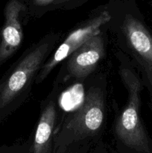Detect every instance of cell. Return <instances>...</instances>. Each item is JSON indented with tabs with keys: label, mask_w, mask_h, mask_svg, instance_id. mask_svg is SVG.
I'll return each instance as SVG.
<instances>
[{
	"label": "cell",
	"mask_w": 152,
	"mask_h": 153,
	"mask_svg": "<svg viewBox=\"0 0 152 153\" xmlns=\"http://www.w3.org/2000/svg\"><path fill=\"white\" fill-rule=\"evenodd\" d=\"M121 77L128 93L126 105L121 112L116 125L118 137L129 147L149 152V140L139 114L142 82L134 70L122 68Z\"/></svg>",
	"instance_id": "1"
},
{
	"label": "cell",
	"mask_w": 152,
	"mask_h": 153,
	"mask_svg": "<svg viewBox=\"0 0 152 153\" xmlns=\"http://www.w3.org/2000/svg\"><path fill=\"white\" fill-rule=\"evenodd\" d=\"M57 38V35L46 37L21 58L0 87V108L8 105L28 89Z\"/></svg>",
	"instance_id": "2"
},
{
	"label": "cell",
	"mask_w": 152,
	"mask_h": 153,
	"mask_svg": "<svg viewBox=\"0 0 152 153\" xmlns=\"http://www.w3.org/2000/svg\"><path fill=\"white\" fill-rule=\"evenodd\" d=\"M104 102L102 92L91 88L81 105L66 120L60 130L59 137L66 141L80 140L95 134L102 126Z\"/></svg>",
	"instance_id": "3"
},
{
	"label": "cell",
	"mask_w": 152,
	"mask_h": 153,
	"mask_svg": "<svg viewBox=\"0 0 152 153\" xmlns=\"http://www.w3.org/2000/svg\"><path fill=\"white\" fill-rule=\"evenodd\" d=\"M110 19L111 16L110 13L107 10H104L71 31L63 42L55 51L52 56L46 64H43L37 76L36 82L40 83L43 82L58 64L63 60L67 59V58L83 43L97 33L100 32L101 27L107 23Z\"/></svg>",
	"instance_id": "4"
},
{
	"label": "cell",
	"mask_w": 152,
	"mask_h": 153,
	"mask_svg": "<svg viewBox=\"0 0 152 153\" xmlns=\"http://www.w3.org/2000/svg\"><path fill=\"white\" fill-rule=\"evenodd\" d=\"M104 55V39L100 31L67 58V73L75 79H85L92 73Z\"/></svg>",
	"instance_id": "5"
},
{
	"label": "cell",
	"mask_w": 152,
	"mask_h": 153,
	"mask_svg": "<svg viewBox=\"0 0 152 153\" xmlns=\"http://www.w3.org/2000/svg\"><path fill=\"white\" fill-rule=\"evenodd\" d=\"M24 10L25 5L19 0H10L6 4L0 42V65L11 57L22 43L23 34L19 17Z\"/></svg>",
	"instance_id": "6"
},
{
	"label": "cell",
	"mask_w": 152,
	"mask_h": 153,
	"mask_svg": "<svg viewBox=\"0 0 152 153\" xmlns=\"http://www.w3.org/2000/svg\"><path fill=\"white\" fill-rule=\"evenodd\" d=\"M122 30L135 57L152 65V34L145 24L133 15L127 14Z\"/></svg>",
	"instance_id": "7"
},
{
	"label": "cell",
	"mask_w": 152,
	"mask_h": 153,
	"mask_svg": "<svg viewBox=\"0 0 152 153\" xmlns=\"http://www.w3.org/2000/svg\"><path fill=\"white\" fill-rule=\"evenodd\" d=\"M56 120V108L53 100L48 102L42 111L36 129L34 153H44L50 142Z\"/></svg>",
	"instance_id": "8"
},
{
	"label": "cell",
	"mask_w": 152,
	"mask_h": 153,
	"mask_svg": "<svg viewBox=\"0 0 152 153\" xmlns=\"http://www.w3.org/2000/svg\"><path fill=\"white\" fill-rule=\"evenodd\" d=\"M135 59L138 63L141 70L142 71L145 80L148 84V86L152 94V65L148 64L147 62L139 59V58H137V57H135Z\"/></svg>",
	"instance_id": "9"
},
{
	"label": "cell",
	"mask_w": 152,
	"mask_h": 153,
	"mask_svg": "<svg viewBox=\"0 0 152 153\" xmlns=\"http://www.w3.org/2000/svg\"><path fill=\"white\" fill-rule=\"evenodd\" d=\"M55 0H34V2L36 4H38V5H47V4H50L52 1H54ZM57 1V0H56Z\"/></svg>",
	"instance_id": "10"
},
{
	"label": "cell",
	"mask_w": 152,
	"mask_h": 153,
	"mask_svg": "<svg viewBox=\"0 0 152 153\" xmlns=\"http://www.w3.org/2000/svg\"><path fill=\"white\" fill-rule=\"evenodd\" d=\"M68 1V0H57L56 2L58 3V2H63V1Z\"/></svg>",
	"instance_id": "11"
}]
</instances>
